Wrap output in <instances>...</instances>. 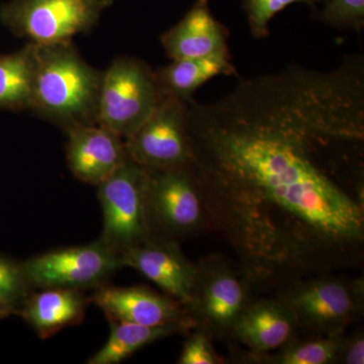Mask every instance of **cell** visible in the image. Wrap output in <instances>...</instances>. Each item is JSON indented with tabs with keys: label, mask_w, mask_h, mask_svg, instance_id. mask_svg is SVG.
I'll list each match as a JSON object with an SVG mask.
<instances>
[{
	"label": "cell",
	"mask_w": 364,
	"mask_h": 364,
	"mask_svg": "<svg viewBox=\"0 0 364 364\" xmlns=\"http://www.w3.org/2000/svg\"><path fill=\"white\" fill-rule=\"evenodd\" d=\"M111 334L107 343L91 358L88 364H117L126 360L139 349L157 340L177 334L188 333L196 326L191 324H170L144 326L123 321L109 320Z\"/></svg>",
	"instance_id": "obj_18"
},
{
	"label": "cell",
	"mask_w": 364,
	"mask_h": 364,
	"mask_svg": "<svg viewBox=\"0 0 364 364\" xmlns=\"http://www.w3.org/2000/svg\"><path fill=\"white\" fill-rule=\"evenodd\" d=\"M188 102L164 97L149 117L124 139L127 153L145 168L189 166L191 150L186 136Z\"/></svg>",
	"instance_id": "obj_10"
},
{
	"label": "cell",
	"mask_w": 364,
	"mask_h": 364,
	"mask_svg": "<svg viewBox=\"0 0 364 364\" xmlns=\"http://www.w3.org/2000/svg\"><path fill=\"white\" fill-rule=\"evenodd\" d=\"M37 68V46L30 43L21 51L0 56V107L32 109Z\"/></svg>",
	"instance_id": "obj_19"
},
{
	"label": "cell",
	"mask_w": 364,
	"mask_h": 364,
	"mask_svg": "<svg viewBox=\"0 0 364 364\" xmlns=\"http://www.w3.org/2000/svg\"><path fill=\"white\" fill-rule=\"evenodd\" d=\"M346 337L345 331L308 340L296 337L274 352L262 354L251 360L268 364L340 363Z\"/></svg>",
	"instance_id": "obj_20"
},
{
	"label": "cell",
	"mask_w": 364,
	"mask_h": 364,
	"mask_svg": "<svg viewBox=\"0 0 364 364\" xmlns=\"http://www.w3.org/2000/svg\"><path fill=\"white\" fill-rule=\"evenodd\" d=\"M238 268L220 255L196 263L193 296L186 310L196 327L210 336L232 342L237 321L255 299Z\"/></svg>",
	"instance_id": "obj_4"
},
{
	"label": "cell",
	"mask_w": 364,
	"mask_h": 364,
	"mask_svg": "<svg viewBox=\"0 0 364 364\" xmlns=\"http://www.w3.org/2000/svg\"><path fill=\"white\" fill-rule=\"evenodd\" d=\"M37 46L32 109L67 132L97 124L104 72L81 58L71 43Z\"/></svg>",
	"instance_id": "obj_2"
},
{
	"label": "cell",
	"mask_w": 364,
	"mask_h": 364,
	"mask_svg": "<svg viewBox=\"0 0 364 364\" xmlns=\"http://www.w3.org/2000/svg\"><path fill=\"white\" fill-rule=\"evenodd\" d=\"M14 312H16V310L14 308L0 301V318H6Z\"/></svg>",
	"instance_id": "obj_26"
},
{
	"label": "cell",
	"mask_w": 364,
	"mask_h": 364,
	"mask_svg": "<svg viewBox=\"0 0 364 364\" xmlns=\"http://www.w3.org/2000/svg\"><path fill=\"white\" fill-rule=\"evenodd\" d=\"M21 267L32 287L82 291L102 287L123 264L121 255L98 239L87 245L41 254L21 263Z\"/></svg>",
	"instance_id": "obj_9"
},
{
	"label": "cell",
	"mask_w": 364,
	"mask_h": 364,
	"mask_svg": "<svg viewBox=\"0 0 364 364\" xmlns=\"http://www.w3.org/2000/svg\"><path fill=\"white\" fill-rule=\"evenodd\" d=\"M340 363H364V334L363 330H358L345 340Z\"/></svg>",
	"instance_id": "obj_25"
},
{
	"label": "cell",
	"mask_w": 364,
	"mask_h": 364,
	"mask_svg": "<svg viewBox=\"0 0 364 364\" xmlns=\"http://www.w3.org/2000/svg\"><path fill=\"white\" fill-rule=\"evenodd\" d=\"M299 328L289 306L279 299H254L234 327L232 343L249 349L246 359L257 358L280 348L296 338Z\"/></svg>",
	"instance_id": "obj_14"
},
{
	"label": "cell",
	"mask_w": 364,
	"mask_h": 364,
	"mask_svg": "<svg viewBox=\"0 0 364 364\" xmlns=\"http://www.w3.org/2000/svg\"><path fill=\"white\" fill-rule=\"evenodd\" d=\"M318 18L338 30L360 33L364 26V0H325Z\"/></svg>",
	"instance_id": "obj_22"
},
{
	"label": "cell",
	"mask_w": 364,
	"mask_h": 364,
	"mask_svg": "<svg viewBox=\"0 0 364 364\" xmlns=\"http://www.w3.org/2000/svg\"><path fill=\"white\" fill-rule=\"evenodd\" d=\"M32 289L21 264L0 256V301L16 312L18 306L32 293Z\"/></svg>",
	"instance_id": "obj_23"
},
{
	"label": "cell",
	"mask_w": 364,
	"mask_h": 364,
	"mask_svg": "<svg viewBox=\"0 0 364 364\" xmlns=\"http://www.w3.org/2000/svg\"><path fill=\"white\" fill-rule=\"evenodd\" d=\"M66 134L69 169L85 183L97 186L128 158L124 139L100 124L76 127Z\"/></svg>",
	"instance_id": "obj_13"
},
{
	"label": "cell",
	"mask_w": 364,
	"mask_h": 364,
	"mask_svg": "<svg viewBox=\"0 0 364 364\" xmlns=\"http://www.w3.org/2000/svg\"><path fill=\"white\" fill-rule=\"evenodd\" d=\"M122 264L161 287L172 299L188 306L193 296L196 264L186 257L179 242L151 239L143 245L121 254Z\"/></svg>",
	"instance_id": "obj_11"
},
{
	"label": "cell",
	"mask_w": 364,
	"mask_h": 364,
	"mask_svg": "<svg viewBox=\"0 0 364 364\" xmlns=\"http://www.w3.org/2000/svg\"><path fill=\"white\" fill-rule=\"evenodd\" d=\"M156 73L158 85L164 97L193 102L198 88L210 79L219 75H234L236 69L231 63L230 54L212 55L200 58L174 60Z\"/></svg>",
	"instance_id": "obj_17"
},
{
	"label": "cell",
	"mask_w": 364,
	"mask_h": 364,
	"mask_svg": "<svg viewBox=\"0 0 364 364\" xmlns=\"http://www.w3.org/2000/svg\"><path fill=\"white\" fill-rule=\"evenodd\" d=\"M88 303L90 299L81 291L52 287L28 294L16 312L40 338L46 339L64 328L80 324Z\"/></svg>",
	"instance_id": "obj_16"
},
{
	"label": "cell",
	"mask_w": 364,
	"mask_h": 364,
	"mask_svg": "<svg viewBox=\"0 0 364 364\" xmlns=\"http://www.w3.org/2000/svg\"><path fill=\"white\" fill-rule=\"evenodd\" d=\"M318 0H244L243 7L251 33L255 39L267 37L273 16L294 4H305L315 9Z\"/></svg>",
	"instance_id": "obj_21"
},
{
	"label": "cell",
	"mask_w": 364,
	"mask_h": 364,
	"mask_svg": "<svg viewBox=\"0 0 364 364\" xmlns=\"http://www.w3.org/2000/svg\"><path fill=\"white\" fill-rule=\"evenodd\" d=\"M275 298L289 306L299 331L327 336L344 332L363 318L364 282L331 273L314 275L282 287Z\"/></svg>",
	"instance_id": "obj_3"
},
{
	"label": "cell",
	"mask_w": 364,
	"mask_h": 364,
	"mask_svg": "<svg viewBox=\"0 0 364 364\" xmlns=\"http://www.w3.org/2000/svg\"><path fill=\"white\" fill-rule=\"evenodd\" d=\"M114 0H14L1 18L18 36L35 45L71 43L88 33Z\"/></svg>",
	"instance_id": "obj_8"
},
{
	"label": "cell",
	"mask_w": 364,
	"mask_h": 364,
	"mask_svg": "<svg viewBox=\"0 0 364 364\" xmlns=\"http://www.w3.org/2000/svg\"><path fill=\"white\" fill-rule=\"evenodd\" d=\"M160 41L173 61L229 54L226 28L213 16L208 0H196L195 6L163 33Z\"/></svg>",
	"instance_id": "obj_15"
},
{
	"label": "cell",
	"mask_w": 364,
	"mask_h": 364,
	"mask_svg": "<svg viewBox=\"0 0 364 364\" xmlns=\"http://www.w3.org/2000/svg\"><path fill=\"white\" fill-rule=\"evenodd\" d=\"M186 130L208 226L254 293L363 265L364 128L341 95L256 79L196 105Z\"/></svg>",
	"instance_id": "obj_1"
},
{
	"label": "cell",
	"mask_w": 364,
	"mask_h": 364,
	"mask_svg": "<svg viewBox=\"0 0 364 364\" xmlns=\"http://www.w3.org/2000/svg\"><path fill=\"white\" fill-rule=\"evenodd\" d=\"M147 170L130 157L102 183L97 196L104 214L100 240L121 255L152 239L146 212Z\"/></svg>",
	"instance_id": "obj_7"
},
{
	"label": "cell",
	"mask_w": 364,
	"mask_h": 364,
	"mask_svg": "<svg viewBox=\"0 0 364 364\" xmlns=\"http://www.w3.org/2000/svg\"><path fill=\"white\" fill-rule=\"evenodd\" d=\"M109 320L144 326L191 324L186 306L171 296H161L144 287H100L90 299Z\"/></svg>",
	"instance_id": "obj_12"
},
{
	"label": "cell",
	"mask_w": 364,
	"mask_h": 364,
	"mask_svg": "<svg viewBox=\"0 0 364 364\" xmlns=\"http://www.w3.org/2000/svg\"><path fill=\"white\" fill-rule=\"evenodd\" d=\"M146 170V212L152 239L179 242L208 226L200 188L189 166Z\"/></svg>",
	"instance_id": "obj_5"
},
{
	"label": "cell",
	"mask_w": 364,
	"mask_h": 364,
	"mask_svg": "<svg viewBox=\"0 0 364 364\" xmlns=\"http://www.w3.org/2000/svg\"><path fill=\"white\" fill-rule=\"evenodd\" d=\"M198 330L189 335L182 348L179 364H219L222 359L215 353L210 335L205 329L196 327Z\"/></svg>",
	"instance_id": "obj_24"
},
{
	"label": "cell",
	"mask_w": 364,
	"mask_h": 364,
	"mask_svg": "<svg viewBox=\"0 0 364 364\" xmlns=\"http://www.w3.org/2000/svg\"><path fill=\"white\" fill-rule=\"evenodd\" d=\"M163 97L156 73L147 64L119 57L102 76L97 124L124 140L149 117Z\"/></svg>",
	"instance_id": "obj_6"
}]
</instances>
